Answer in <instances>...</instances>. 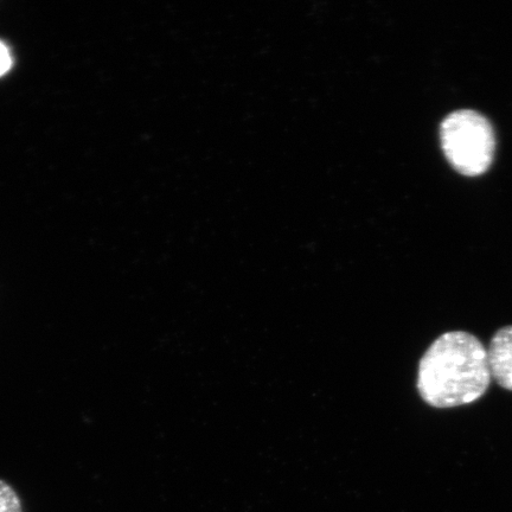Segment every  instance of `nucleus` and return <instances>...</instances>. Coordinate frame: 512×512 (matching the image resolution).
Here are the masks:
<instances>
[{
	"label": "nucleus",
	"mask_w": 512,
	"mask_h": 512,
	"mask_svg": "<svg viewBox=\"0 0 512 512\" xmlns=\"http://www.w3.org/2000/svg\"><path fill=\"white\" fill-rule=\"evenodd\" d=\"M490 383L486 349L469 332L451 331L441 335L419 364V394L434 408L470 405L488 392Z\"/></svg>",
	"instance_id": "f257e3e1"
},
{
	"label": "nucleus",
	"mask_w": 512,
	"mask_h": 512,
	"mask_svg": "<svg viewBox=\"0 0 512 512\" xmlns=\"http://www.w3.org/2000/svg\"><path fill=\"white\" fill-rule=\"evenodd\" d=\"M441 149L452 168L466 177H478L494 160V127L484 115L462 110L453 112L440 125Z\"/></svg>",
	"instance_id": "f03ea898"
},
{
	"label": "nucleus",
	"mask_w": 512,
	"mask_h": 512,
	"mask_svg": "<svg viewBox=\"0 0 512 512\" xmlns=\"http://www.w3.org/2000/svg\"><path fill=\"white\" fill-rule=\"evenodd\" d=\"M491 374L499 387L512 392V325L498 330L486 350Z\"/></svg>",
	"instance_id": "7ed1b4c3"
},
{
	"label": "nucleus",
	"mask_w": 512,
	"mask_h": 512,
	"mask_svg": "<svg viewBox=\"0 0 512 512\" xmlns=\"http://www.w3.org/2000/svg\"><path fill=\"white\" fill-rule=\"evenodd\" d=\"M0 512H24L16 490L3 479H0Z\"/></svg>",
	"instance_id": "20e7f679"
},
{
	"label": "nucleus",
	"mask_w": 512,
	"mask_h": 512,
	"mask_svg": "<svg viewBox=\"0 0 512 512\" xmlns=\"http://www.w3.org/2000/svg\"><path fill=\"white\" fill-rule=\"evenodd\" d=\"M12 66L10 50L3 42H0V76L9 72Z\"/></svg>",
	"instance_id": "39448f33"
}]
</instances>
